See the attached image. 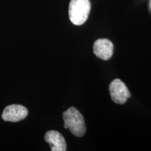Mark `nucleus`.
I'll use <instances>...</instances> for the list:
<instances>
[{"instance_id": "obj_1", "label": "nucleus", "mask_w": 151, "mask_h": 151, "mask_svg": "<svg viewBox=\"0 0 151 151\" xmlns=\"http://www.w3.org/2000/svg\"><path fill=\"white\" fill-rule=\"evenodd\" d=\"M64 127L69 129L73 135L77 137H83L86 132V123L83 116L74 107H70L62 114Z\"/></svg>"}, {"instance_id": "obj_2", "label": "nucleus", "mask_w": 151, "mask_h": 151, "mask_svg": "<svg viewBox=\"0 0 151 151\" xmlns=\"http://www.w3.org/2000/svg\"><path fill=\"white\" fill-rule=\"evenodd\" d=\"M91 4L89 0H71L69 6V16L75 25H81L88 20Z\"/></svg>"}, {"instance_id": "obj_3", "label": "nucleus", "mask_w": 151, "mask_h": 151, "mask_svg": "<svg viewBox=\"0 0 151 151\" xmlns=\"http://www.w3.org/2000/svg\"><path fill=\"white\" fill-rule=\"evenodd\" d=\"M109 92L113 101L118 104H124L131 94L126 85L120 79H115L109 85Z\"/></svg>"}, {"instance_id": "obj_4", "label": "nucleus", "mask_w": 151, "mask_h": 151, "mask_svg": "<svg viewBox=\"0 0 151 151\" xmlns=\"http://www.w3.org/2000/svg\"><path fill=\"white\" fill-rule=\"evenodd\" d=\"M27 115L28 110L25 106L20 104H12L6 107L1 118L4 121L16 122L24 120Z\"/></svg>"}, {"instance_id": "obj_5", "label": "nucleus", "mask_w": 151, "mask_h": 151, "mask_svg": "<svg viewBox=\"0 0 151 151\" xmlns=\"http://www.w3.org/2000/svg\"><path fill=\"white\" fill-rule=\"evenodd\" d=\"M113 44L107 39H99L94 43L93 51L97 58L103 60L111 59L113 54Z\"/></svg>"}, {"instance_id": "obj_6", "label": "nucleus", "mask_w": 151, "mask_h": 151, "mask_svg": "<svg viewBox=\"0 0 151 151\" xmlns=\"http://www.w3.org/2000/svg\"><path fill=\"white\" fill-rule=\"evenodd\" d=\"M45 141L50 145L52 151H65L67 143L61 134L55 130L47 132L44 137Z\"/></svg>"}]
</instances>
